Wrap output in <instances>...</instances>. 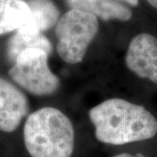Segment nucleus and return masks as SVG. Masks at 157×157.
Segmentation results:
<instances>
[{
    "instance_id": "nucleus-6",
    "label": "nucleus",
    "mask_w": 157,
    "mask_h": 157,
    "mask_svg": "<svg viewBox=\"0 0 157 157\" xmlns=\"http://www.w3.org/2000/svg\"><path fill=\"white\" fill-rule=\"evenodd\" d=\"M27 97L14 84L0 77V131L11 133L28 115Z\"/></svg>"
},
{
    "instance_id": "nucleus-13",
    "label": "nucleus",
    "mask_w": 157,
    "mask_h": 157,
    "mask_svg": "<svg viewBox=\"0 0 157 157\" xmlns=\"http://www.w3.org/2000/svg\"><path fill=\"white\" fill-rule=\"evenodd\" d=\"M147 3H148L152 7L157 9V0H147Z\"/></svg>"
},
{
    "instance_id": "nucleus-11",
    "label": "nucleus",
    "mask_w": 157,
    "mask_h": 157,
    "mask_svg": "<svg viewBox=\"0 0 157 157\" xmlns=\"http://www.w3.org/2000/svg\"><path fill=\"white\" fill-rule=\"evenodd\" d=\"M113 157H147L146 155H144L141 153H136L135 155L129 154V153H121V154H118L115 155Z\"/></svg>"
},
{
    "instance_id": "nucleus-4",
    "label": "nucleus",
    "mask_w": 157,
    "mask_h": 157,
    "mask_svg": "<svg viewBox=\"0 0 157 157\" xmlns=\"http://www.w3.org/2000/svg\"><path fill=\"white\" fill-rule=\"evenodd\" d=\"M50 54L39 48L23 51L9 70L11 78L23 89L35 96L54 94L60 79L49 67Z\"/></svg>"
},
{
    "instance_id": "nucleus-8",
    "label": "nucleus",
    "mask_w": 157,
    "mask_h": 157,
    "mask_svg": "<svg viewBox=\"0 0 157 157\" xmlns=\"http://www.w3.org/2000/svg\"><path fill=\"white\" fill-rule=\"evenodd\" d=\"M31 10V17L21 30L27 33H39L56 26L59 10L52 0H25Z\"/></svg>"
},
{
    "instance_id": "nucleus-2",
    "label": "nucleus",
    "mask_w": 157,
    "mask_h": 157,
    "mask_svg": "<svg viewBox=\"0 0 157 157\" xmlns=\"http://www.w3.org/2000/svg\"><path fill=\"white\" fill-rule=\"evenodd\" d=\"M23 140L31 157H72L75 130L71 119L60 109L44 107L27 116Z\"/></svg>"
},
{
    "instance_id": "nucleus-12",
    "label": "nucleus",
    "mask_w": 157,
    "mask_h": 157,
    "mask_svg": "<svg viewBox=\"0 0 157 157\" xmlns=\"http://www.w3.org/2000/svg\"><path fill=\"white\" fill-rule=\"evenodd\" d=\"M119 2H121L123 4H126L128 6H133V7H136L139 5V0H116Z\"/></svg>"
},
{
    "instance_id": "nucleus-5",
    "label": "nucleus",
    "mask_w": 157,
    "mask_h": 157,
    "mask_svg": "<svg viewBox=\"0 0 157 157\" xmlns=\"http://www.w3.org/2000/svg\"><path fill=\"white\" fill-rule=\"evenodd\" d=\"M125 64L137 77L157 85V38L148 33L131 39L125 55Z\"/></svg>"
},
{
    "instance_id": "nucleus-1",
    "label": "nucleus",
    "mask_w": 157,
    "mask_h": 157,
    "mask_svg": "<svg viewBox=\"0 0 157 157\" xmlns=\"http://www.w3.org/2000/svg\"><path fill=\"white\" fill-rule=\"evenodd\" d=\"M96 140L121 146L149 140L157 134V120L146 107L121 98L101 101L88 111Z\"/></svg>"
},
{
    "instance_id": "nucleus-7",
    "label": "nucleus",
    "mask_w": 157,
    "mask_h": 157,
    "mask_svg": "<svg viewBox=\"0 0 157 157\" xmlns=\"http://www.w3.org/2000/svg\"><path fill=\"white\" fill-rule=\"evenodd\" d=\"M70 9L93 14L104 21L128 22L133 17L128 6L116 0H65Z\"/></svg>"
},
{
    "instance_id": "nucleus-3",
    "label": "nucleus",
    "mask_w": 157,
    "mask_h": 157,
    "mask_svg": "<svg viewBox=\"0 0 157 157\" xmlns=\"http://www.w3.org/2000/svg\"><path fill=\"white\" fill-rule=\"evenodd\" d=\"M99 29V18L93 14L77 9L68 10L55 26L58 55L67 64H79L98 35Z\"/></svg>"
},
{
    "instance_id": "nucleus-9",
    "label": "nucleus",
    "mask_w": 157,
    "mask_h": 157,
    "mask_svg": "<svg viewBox=\"0 0 157 157\" xmlns=\"http://www.w3.org/2000/svg\"><path fill=\"white\" fill-rule=\"evenodd\" d=\"M30 17L31 10L25 0H0V36L17 31Z\"/></svg>"
},
{
    "instance_id": "nucleus-10",
    "label": "nucleus",
    "mask_w": 157,
    "mask_h": 157,
    "mask_svg": "<svg viewBox=\"0 0 157 157\" xmlns=\"http://www.w3.org/2000/svg\"><path fill=\"white\" fill-rule=\"evenodd\" d=\"M33 48L42 49L47 52L49 54L52 52V45L50 39L44 35V33H27L17 30L10 38L7 43V59L11 63H13L17 55L23 51Z\"/></svg>"
}]
</instances>
